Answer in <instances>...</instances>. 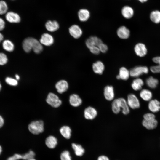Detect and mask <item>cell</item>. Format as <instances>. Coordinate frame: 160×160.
Returning <instances> with one entry per match:
<instances>
[{"mask_svg":"<svg viewBox=\"0 0 160 160\" xmlns=\"http://www.w3.org/2000/svg\"><path fill=\"white\" fill-rule=\"evenodd\" d=\"M22 47L27 53L29 52L32 49L36 54L41 53L43 50L42 44L36 39L32 37H28L23 41Z\"/></svg>","mask_w":160,"mask_h":160,"instance_id":"obj_1","label":"cell"},{"mask_svg":"<svg viewBox=\"0 0 160 160\" xmlns=\"http://www.w3.org/2000/svg\"><path fill=\"white\" fill-rule=\"evenodd\" d=\"M112 109L115 114H118L122 109V112L125 115L129 113V107L127 101L124 98H120L114 100L112 103Z\"/></svg>","mask_w":160,"mask_h":160,"instance_id":"obj_2","label":"cell"},{"mask_svg":"<svg viewBox=\"0 0 160 160\" xmlns=\"http://www.w3.org/2000/svg\"><path fill=\"white\" fill-rule=\"evenodd\" d=\"M142 121L143 126L149 130L155 128L157 125L158 122L155 119V115L152 113H147L143 116Z\"/></svg>","mask_w":160,"mask_h":160,"instance_id":"obj_3","label":"cell"},{"mask_svg":"<svg viewBox=\"0 0 160 160\" xmlns=\"http://www.w3.org/2000/svg\"><path fill=\"white\" fill-rule=\"evenodd\" d=\"M28 129L32 133L35 135L39 134L44 131V122L42 120L32 121L29 124Z\"/></svg>","mask_w":160,"mask_h":160,"instance_id":"obj_4","label":"cell"},{"mask_svg":"<svg viewBox=\"0 0 160 160\" xmlns=\"http://www.w3.org/2000/svg\"><path fill=\"white\" fill-rule=\"evenodd\" d=\"M149 70L148 68L146 66H135L129 71L130 76L133 77L138 78L143 74H147Z\"/></svg>","mask_w":160,"mask_h":160,"instance_id":"obj_5","label":"cell"},{"mask_svg":"<svg viewBox=\"0 0 160 160\" xmlns=\"http://www.w3.org/2000/svg\"><path fill=\"white\" fill-rule=\"evenodd\" d=\"M46 100L49 104L54 108L59 107L62 104V101L58 97L52 93H50L48 94Z\"/></svg>","mask_w":160,"mask_h":160,"instance_id":"obj_6","label":"cell"},{"mask_svg":"<svg viewBox=\"0 0 160 160\" xmlns=\"http://www.w3.org/2000/svg\"><path fill=\"white\" fill-rule=\"evenodd\" d=\"M127 102L129 107L132 109L138 108L140 107L139 100L134 94H130L128 95Z\"/></svg>","mask_w":160,"mask_h":160,"instance_id":"obj_7","label":"cell"},{"mask_svg":"<svg viewBox=\"0 0 160 160\" xmlns=\"http://www.w3.org/2000/svg\"><path fill=\"white\" fill-rule=\"evenodd\" d=\"M134 51L136 54L140 57L145 56L147 53V49L145 45L143 43H139L135 46Z\"/></svg>","mask_w":160,"mask_h":160,"instance_id":"obj_8","label":"cell"},{"mask_svg":"<svg viewBox=\"0 0 160 160\" xmlns=\"http://www.w3.org/2000/svg\"><path fill=\"white\" fill-rule=\"evenodd\" d=\"M35 156V153L32 151L30 150L27 153L23 155L15 154L12 156L8 158L7 160H18L20 159L28 160L34 158Z\"/></svg>","mask_w":160,"mask_h":160,"instance_id":"obj_9","label":"cell"},{"mask_svg":"<svg viewBox=\"0 0 160 160\" xmlns=\"http://www.w3.org/2000/svg\"><path fill=\"white\" fill-rule=\"evenodd\" d=\"M69 31L70 34L75 39L79 38L82 34L81 28L76 25H73L71 26L69 29Z\"/></svg>","mask_w":160,"mask_h":160,"instance_id":"obj_10","label":"cell"},{"mask_svg":"<svg viewBox=\"0 0 160 160\" xmlns=\"http://www.w3.org/2000/svg\"><path fill=\"white\" fill-rule=\"evenodd\" d=\"M97 111L94 108L89 106L84 110V115L85 118L88 120H92L95 118L97 115Z\"/></svg>","mask_w":160,"mask_h":160,"instance_id":"obj_11","label":"cell"},{"mask_svg":"<svg viewBox=\"0 0 160 160\" xmlns=\"http://www.w3.org/2000/svg\"><path fill=\"white\" fill-rule=\"evenodd\" d=\"M39 41L42 44L50 46L54 43V39L53 36L50 34L44 33L42 35Z\"/></svg>","mask_w":160,"mask_h":160,"instance_id":"obj_12","label":"cell"},{"mask_svg":"<svg viewBox=\"0 0 160 160\" xmlns=\"http://www.w3.org/2000/svg\"><path fill=\"white\" fill-rule=\"evenodd\" d=\"M103 42L100 38L95 36H91L86 40L85 44L89 49L93 46H98Z\"/></svg>","mask_w":160,"mask_h":160,"instance_id":"obj_13","label":"cell"},{"mask_svg":"<svg viewBox=\"0 0 160 160\" xmlns=\"http://www.w3.org/2000/svg\"><path fill=\"white\" fill-rule=\"evenodd\" d=\"M5 18L7 21L11 23H19L20 21V17L18 14L12 11L7 13Z\"/></svg>","mask_w":160,"mask_h":160,"instance_id":"obj_14","label":"cell"},{"mask_svg":"<svg viewBox=\"0 0 160 160\" xmlns=\"http://www.w3.org/2000/svg\"><path fill=\"white\" fill-rule=\"evenodd\" d=\"M117 33L118 36L122 39H126L130 36L129 30L124 26L119 27L117 29Z\"/></svg>","mask_w":160,"mask_h":160,"instance_id":"obj_15","label":"cell"},{"mask_svg":"<svg viewBox=\"0 0 160 160\" xmlns=\"http://www.w3.org/2000/svg\"><path fill=\"white\" fill-rule=\"evenodd\" d=\"M104 95L105 99L108 101L112 100L114 97V88L112 86L108 85L104 89Z\"/></svg>","mask_w":160,"mask_h":160,"instance_id":"obj_16","label":"cell"},{"mask_svg":"<svg viewBox=\"0 0 160 160\" xmlns=\"http://www.w3.org/2000/svg\"><path fill=\"white\" fill-rule=\"evenodd\" d=\"M55 87L57 92L61 94L67 90L68 87V85L66 81L62 80L57 83L55 84Z\"/></svg>","mask_w":160,"mask_h":160,"instance_id":"obj_17","label":"cell"},{"mask_svg":"<svg viewBox=\"0 0 160 160\" xmlns=\"http://www.w3.org/2000/svg\"><path fill=\"white\" fill-rule=\"evenodd\" d=\"M130 76V72L127 68L124 67H121L119 70V74L116 78L118 79L127 80Z\"/></svg>","mask_w":160,"mask_h":160,"instance_id":"obj_18","label":"cell"},{"mask_svg":"<svg viewBox=\"0 0 160 160\" xmlns=\"http://www.w3.org/2000/svg\"><path fill=\"white\" fill-rule=\"evenodd\" d=\"M92 68L95 73L101 75L103 73L104 70L105 66L102 62L97 61L93 63Z\"/></svg>","mask_w":160,"mask_h":160,"instance_id":"obj_19","label":"cell"},{"mask_svg":"<svg viewBox=\"0 0 160 160\" xmlns=\"http://www.w3.org/2000/svg\"><path fill=\"white\" fill-rule=\"evenodd\" d=\"M148 108L152 112H157L160 110V102L156 99L151 100L149 102Z\"/></svg>","mask_w":160,"mask_h":160,"instance_id":"obj_20","label":"cell"},{"mask_svg":"<svg viewBox=\"0 0 160 160\" xmlns=\"http://www.w3.org/2000/svg\"><path fill=\"white\" fill-rule=\"evenodd\" d=\"M123 16L125 18L129 19L131 18L134 14V11L133 8L129 6H124L121 10Z\"/></svg>","mask_w":160,"mask_h":160,"instance_id":"obj_21","label":"cell"},{"mask_svg":"<svg viewBox=\"0 0 160 160\" xmlns=\"http://www.w3.org/2000/svg\"><path fill=\"white\" fill-rule=\"evenodd\" d=\"M69 102L72 106L77 107L80 106L81 104L82 100L77 94H73L70 96Z\"/></svg>","mask_w":160,"mask_h":160,"instance_id":"obj_22","label":"cell"},{"mask_svg":"<svg viewBox=\"0 0 160 160\" xmlns=\"http://www.w3.org/2000/svg\"><path fill=\"white\" fill-rule=\"evenodd\" d=\"M46 29L48 31L53 32L57 30L59 28L58 23L55 20H49L45 25Z\"/></svg>","mask_w":160,"mask_h":160,"instance_id":"obj_23","label":"cell"},{"mask_svg":"<svg viewBox=\"0 0 160 160\" xmlns=\"http://www.w3.org/2000/svg\"><path fill=\"white\" fill-rule=\"evenodd\" d=\"M152 61L157 64L150 67L151 71L154 73H160V56H156L152 58Z\"/></svg>","mask_w":160,"mask_h":160,"instance_id":"obj_24","label":"cell"},{"mask_svg":"<svg viewBox=\"0 0 160 160\" xmlns=\"http://www.w3.org/2000/svg\"><path fill=\"white\" fill-rule=\"evenodd\" d=\"M144 85V82L141 78H137L133 81L131 87L135 91H137L141 90Z\"/></svg>","mask_w":160,"mask_h":160,"instance_id":"obj_25","label":"cell"},{"mask_svg":"<svg viewBox=\"0 0 160 160\" xmlns=\"http://www.w3.org/2000/svg\"><path fill=\"white\" fill-rule=\"evenodd\" d=\"M151 20L156 24L160 23V11L155 10L151 12L149 15Z\"/></svg>","mask_w":160,"mask_h":160,"instance_id":"obj_26","label":"cell"},{"mask_svg":"<svg viewBox=\"0 0 160 160\" xmlns=\"http://www.w3.org/2000/svg\"><path fill=\"white\" fill-rule=\"evenodd\" d=\"M45 144L49 148H54L57 144V138L54 136H50L46 138Z\"/></svg>","mask_w":160,"mask_h":160,"instance_id":"obj_27","label":"cell"},{"mask_svg":"<svg viewBox=\"0 0 160 160\" xmlns=\"http://www.w3.org/2000/svg\"><path fill=\"white\" fill-rule=\"evenodd\" d=\"M78 16L79 20L82 22L87 21L90 17V13L88 10L85 9L80 10L78 12Z\"/></svg>","mask_w":160,"mask_h":160,"instance_id":"obj_28","label":"cell"},{"mask_svg":"<svg viewBox=\"0 0 160 160\" xmlns=\"http://www.w3.org/2000/svg\"><path fill=\"white\" fill-rule=\"evenodd\" d=\"M140 97L145 101H150L152 97V92L149 90L146 89H142L140 93Z\"/></svg>","mask_w":160,"mask_h":160,"instance_id":"obj_29","label":"cell"},{"mask_svg":"<svg viewBox=\"0 0 160 160\" xmlns=\"http://www.w3.org/2000/svg\"><path fill=\"white\" fill-rule=\"evenodd\" d=\"M62 135L65 138L69 139L71 136V130L69 127L64 126L61 128L60 130Z\"/></svg>","mask_w":160,"mask_h":160,"instance_id":"obj_30","label":"cell"},{"mask_svg":"<svg viewBox=\"0 0 160 160\" xmlns=\"http://www.w3.org/2000/svg\"><path fill=\"white\" fill-rule=\"evenodd\" d=\"M147 85L150 88L154 89L156 88L159 83L158 80L153 76H150L146 80Z\"/></svg>","mask_w":160,"mask_h":160,"instance_id":"obj_31","label":"cell"},{"mask_svg":"<svg viewBox=\"0 0 160 160\" xmlns=\"http://www.w3.org/2000/svg\"><path fill=\"white\" fill-rule=\"evenodd\" d=\"M72 147L77 156H81L84 153V149L80 145L73 143L72 144Z\"/></svg>","mask_w":160,"mask_h":160,"instance_id":"obj_32","label":"cell"},{"mask_svg":"<svg viewBox=\"0 0 160 160\" xmlns=\"http://www.w3.org/2000/svg\"><path fill=\"white\" fill-rule=\"evenodd\" d=\"M2 46L5 50L9 52L12 51L14 48V46L12 42L8 40H6L2 43Z\"/></svg>","mask_w":160,"mask_h":160,"instance_id":"obj_33","label":"cell"},{"mask_svg":"<svg viewBox=\"0 0 160 160\" xmlns=\"http://www.w3.org/2000/svg\"><path fill=\"white\" fill-rule=\"evenodd\" d=\"M8 7L7 3L4 1H0V15H3L7 13Z\"/></svg>","mask_w":160,"mask_h":160,"instance_id":"obj_34","label":"cell"},{"mask_svg":"<svg viewBox=\"0 0 160 160\" xmlns=\"http://www.w3.org/2000/svg\"><path fill=\"white\" fill-rule=\"evenodd\" d=\"M61 160H71L69 152L68 151H63L60 155Z\"/></svg>","mask_w":160,"mask_h":160,"instance_id":"obj_35","label":"cell"},{"mask_svg":"<svg viewBox=\"0 0 160 160\" xmlns=\"http://www.w3.org/2000/svg\"><path fill=\"white\" fill-rule=\"evenodd\" d=\"M8 61L7 55L4 53H0V65L6 64Z\"/></svg>","mask_w":160,"mask_h":160,"instance_id":"obj_36","label":"cell"},{"mask_svg":"<svg viewBox=\"0 0 160 160\" xmlns=\"http://www.w3.org/2000/svg\"><path fill=\"white\" fill-rule=\"evenodd\" d=\"M5 81L7 84L12 86H16L18 84L16 80L10 77H7Z\"/></svg>","mask_w":160,"mask_h":160,"instance_id":"obj_37","label":"cell"},{"mask_svg":"<svg viewBox=\"0 0 160 160\" xmlns=\"http://www.w3.org/2000/svg\"><path fill=\"white\" fill-rule=\"evenodd\" d=\"M98 47L100 52L103 53H105L108 50V47L107 46L103 43L100 44L98 46Z\"/></svg>","mask_w":160,"mask_h":160,"instance_id":"obj_38","label":"cell"},{"mask_svg":"<svg viewBox=\"0 0 160 160\" xmlns=\"http://www.w3.org/2000/svg\"><path fill=\"white\" fill-rule=\"evenodd\" d=\"M90 52L95 55L98 54L100 51L98 47L97 46L92 47L89 48Z\"/></svg>","mask_w":160,"mask_h":160,"instance_id":"obj_39","label":"cell"},{"mask_svg":"<svg viewBox=\"0 0 160 160\" xmlns=\"http://www.w3.org/2000/svg\"><path fill=\"white\" fill-rule=\"evenodd\" d=\"M5 26L4 21L2 18H0V31L3 30Z\"/></svg>","mask_w":160,"mask_h":160,"instance_id":"obj_40","label":"cell"},{"mask_svg":"<svg viewBox=\"0 0 160 160\" xmlns=\"http://www.w3.org/2000/svg\"><path fill=\"white\" fill-rule=\"evenodd\" d=\"M97 160H109V159L107 156L102 155L99 156Z\"/></svg>","mask_w":160,"mask_h":160,"instance_id":"obj_41","label":"cell"},{"mask_svg":"<svg viewBox=\"0 0 160 160\" xmlns=\"http://www.w3.org/2000/svg\"><path fill=\"white\" fill-rule=\"evenodd\" d=\"M4 124V120L2 117L0 115V128L3 126Z\"/></svg>","mask_w":160,"mask_h":160,"instance_id":"obj_42","label":"cell"},{"mask_svg":"<svg viewBox=\"0 0 160 160\" xmlns=\"http://www.w3.org/2000/svg\"><path fill=\"white\" fill-rule=\"evenodd\" d=\"M3 36L2 34L0 33V42L3 40Z\"/></svg>","mask_w":160,"mask_h":160,"instance_id":"obj_43","label":"cell"},{"mask_svg":"<svg viewBox=\"0 0 160 160\" xmlns=\"http://www.w3.org/2000/svg\"><path fill=\"white\" fill-rule=\"evenodd\" d=\"M141 3H144L147 1L148 0H137Z\"/></svg>","mask_w":160,"mask_h":160,"instance_id":"obj_44","label":"cell"},{"mask_svg":"<svg viewBox=\"0 0 160 160\" xmlns=\"http://www.w3.org/2000/svg\"><path fill=\"white\" fill-rule=\"evenodd\" d=\"M15 77L16 79L17 80L20 79V77L18 75L16 74L15 75Z\"/></svg>","mask_w":160,"mask_h":160,"instance_id":"obj_45","label":"cell"},{"mask_svg":"<svg viewBox=\"0 0 160 160\" xmlns=\"http://www.w3.org/2000/svg\"><path fill=\"white\" fill-rule=\"evenodd\" d=\"M2 148L1 145H0V155L1 154V152H2Z\"/></svg>","mask_w":160,"mask_h":160,"instance_id":"obj_46","label":"cell"},{"mask_svg":"<svg viewBox=\"0 0 160 160\" xmlns=\"http://www.w3.org/2000/svg\"><path fill=\"white\" fill-rule=\"evenodd\" d=\"M28 160H36L33 158H31Z\"/></svg>","mask_w":160,"mask_h":160,"instance_id":"obj_47","label":"cell"},{"mask_svg":"<svg viewBox=\"0 0 160 160\" xmlns=\"http://www.w3.org/2000/svg\"><path fill=\"white\" fill-rule=\"evenodd\" d=\"M1 84L0 83V90L1 89Z\"/></svg>","mask_w":160,"mask_h":160,"instance_id":"obj_48","label":"cell"},{"mask_svg":"<svg viewBox=\"0 0 160 160\" xmlns=\"http://www.w3.org/2000/svg\"></svg>","mask_w":160,"mask_h":160,"instance_id":"obj_49","label":"cell"}]
</instances>
